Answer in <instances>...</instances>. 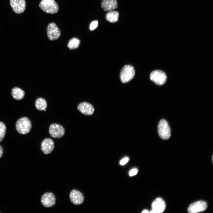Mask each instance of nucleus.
<instances>
[{
	"label": "nucleus",
	"instance_id": "nucleus-1",
	"mask_svg": "<svg viewBox=\"0 0 213 213\" xmlns=\"http://www.w3.org/2000/svg\"><path fill=\"white\" fill-rule=\"evenodd\" d=\"M39 7L44 12L50 14H55L59 9V6L54 0H42Z\"/></svg>",
	"mask_w": 213,
	"mask_h": 213
},
{
	"label": "nucleus",
	"instance_id": "nucleus-2",
	"mask_svg": "<svg viewBox=\"0 0 213 213\" xmlns=\"http://www.w3.org/2000/svg\"><path fill=\"white\" fill-rule=\"evenodd\" d=\"M31 127V121L26 117H23L19 119L16 124L17 131L21 134H25L29 133Z\"/></svg>",
	"mask_w": 213,
	"mask_h": 213
},
{
	"label": "nucleus",
	"instance_id": "nucleus-3",
	"mask_svg": "<svg viewBox=\"0 0 213 213\" xmlns=\"http://www.w3.org/2000/svg\"><path fill=\"white\" fill-rule=\"evenodd\" d=\"M135 75V71L133 67L130 65H125L120 71V80L123 83H127L133 78Z\"/></svg>",
	"mask_w": 213,
	"mask_h": 213
},
{
	"label": "nucleus",
	"instance_id": "nucleus-4",
	"mask_svg": "<svg viewBox=\"0 0 213 213\" xmlns=\"http://www.w3.org/2000/svg\"><path fill=\"white\" fill-rule=\"evenodd\" d=\"M158 132L160 137L164 140L168 139L171 136V130L167 122L161 120L158 125Z\"/></svg>",
	"mask_w": 213,
	"mask_h": 213
},
{
	"label": "nucleus",
	"instance_id": "nucleus-5",
	"mask_svg": "<svg viewBox=\"0 0 213 213\" xmlns=\"http://www.w3.org/2000/svg\"><path fill=\"white\" fill-rule=\"evenodd\" d=\"M46 33L48 38L51 41L58 39L61 34L59 28L55 23L53 22L48 24L46 28Z\"/></svg>",
	"mask_w": 213,
	"mask_h": 213
},
{
	"label": "nucleus",
	"instance_id": "nucleus-6",
	"mask_svg": "<svg viewBox=\"0 0 213 213\" xmlns=\"http://www.w3.org/2000/svg\"><path fill=\"white\" fill-rule=\"evenodd\" d=\"M150 79L157 85H162L166 83L167 77L164 72L161 70H156L151 73Z\"/></svg>",
	"mask_w": 213,
	"mask_h": 213
},
{
	"label": "nucleus",
	"instance_id": "nucleus-7",
	"mask_svg": "<svg viewBox=\"0 0 213 213\" xmlns=\"http://www.w3.org/2000/svg\"><path fill=\"white\" fill-rule=\"evenodd\" d=\"M50 135L55 138H59L63 137L65 133V130L61 125L57 123L51 124L49 128Z\"/></svg>",
	"mask_w": 213,
	"mask_h": 213
},
{
	"label": "nucleus",
	"instance_id": "nucleus-8",
	"mask_svg": "<svg viewBox=\"0 0 213 213\" xmlns=\"http://www.w3.org/2000/svg\"><path fill=\"white\" fill-rule=\"evenodd\" d=\"M42 204L46 208H50L54 206L56 203V198L54 195L51 192L44 193L41 198Z\"/></svg>",
	"mask_w": 213,
	"mask_h": 213
},
{
	"label": "nucleus",
	"instance_id": "nucleus-9",
	"mask_svg": "<svg viewBox=\"0 0 213 213\" xmlns=\"http://www.w3.org/2000/svg\"><path fill=\"white\" fill-rule=\"evenodd\" d=\"M207 205L206 203L203 201H199L191 204L188 208L189 213H196L202 212L206 210Z\"/></svg>",
	"mask_w": 213,
	"mask_h": 213
},
{
	"label": "nucleus",
	"instance_id": "nucleus-10",
	"mask_svg": "<svg viewBox=\"0 0 213 213\" xmlns=\"http://www.w3.org/2000/svg\"><path fill=\"white\" fill-rule=\"evenodd\" d=\"M10 4L13 11L17 14L23 13L26 8L25 0H10Z\"/></svg>",
	"mask_w": 213,
	"mask_h": 213
},
{
	"label": "nucleus",
	"instance_id": "nucleus-11",
	"mask_svg": "<svg viewBox=\"0 0 213 213\" xmlns=\"http://www.w3.org/2000/svg\"><path fill=\"white\" fill-rule=\"evenodd\" d=\"M69 197L71 202L75 205H80L84 202V198L83 194L79 191L73 189L69 194Z\"/></svg>",
	"mask_w": 213,
	"mask_h": 213
},
{
	"label": "nucleus",
	"instance_id": "nucleus-12",
	"mask_svg": "<svg viewBox=\"0 0 213 213\" xmlns=\"http://www.w3.org/2000/svg\"><path fill=\"white\" fill-rule=\"evenodd\" d=\"M152 209L150 212L151 213H161L165 210L166 204L164 201L161 198L156 199L152 204Z\"/></svg>",
	"mask_w": 213,
	"mask_h": 213
},
{
	"label": "nucleus",
	"instance_id": "nucleus-13",
	"mask_svg": "<svg viewBox=\"0 0 213 213\" xmlns=\"http://www.w3.org/2000/svg\"><path fill=\"white\" fill-rule=\"evenodd\" d=\"M54 142L50 138H48L44 139L41 143V150L45 154H50L54 150Z\"/></svg>",
	"mask_w": 213,
	"mask_h": 213
},
{
	"label": "nucleus",
	"instance_id": "nucleus-14",
	"mask_svg": "<svg viewBox=\"0 0 213 213\" xmlns=\"http://www.w3.org/2000/svg\"><path fill=\"white\" fill-rule=\"evenodd\" d=\"M77 108L80 112L86 115H92L94 111L93 106L91 104L86 102L80 103Z\"/></svg>",
	"mask_w": 213,
	"mask_h": 213
},
{
	"label": "nucleus",
	"instance_id": "nucleus-15",
	"mask_svg": "<svg viewBox=\"0 0 213 213\" xmlns=\"http://www.w3.org/2000/svg\"><path fill=\"white\" fill-rule=\"evenodd\" d=\"M118 4L117 0H102L101 6L105 11H109L117 9Z\"/></svg>",
	"mask_w": 213,
	"mask_h": 213
},
{
	"label": "nucleus",
	"instance_id": "nucleus-16",
	"mask_svg": "<svg viewBox=\"0 0 213 213\" xmlns=\"http://www.w3.org/2000/svg\"><path fill=\"white\" fill-rule=\"evenodd\" d=\"M119 12L117 11L112 10L106 13L105 16L106 20L111 23H115L118 21Z\"/></svg>",
	"mask_w": 213,
	"mask_h": 213
},
{
	"label": "nucleus",
	"instance_id": "nucleus-17",
	"mask_svg": "<svg viewBox=\"0 0 213 213\" xmlns=\"http://www.w3.org/2000/svg\"><path fill=\"white\" fill-rule=\"evenodd\" d=\"M12 95L13 97L17 100H21L24 97L25 93L20 88L18 87L13 88L11 91Z\"/></svg>",
	"mask_w": 213,
	"mask_h": 213
},
{
	"label": "nucleus",
	"instance_id": "nucleus-18",
	"mask_svg": "<svg viewBox=\"0 0 213 213\" xmlns=\"http://www.w3.org/2000/svg\"><path fill=\"white\" fill-rule=\"evenodd\" d=\"M35 105L38 110L42 111L46 109L47 106V103L44 99L41 98H39L36 99Z\"/></svg>",
	"mask_w": 213,
	"mask_h": 213
},
{
	"label": "nucleus",
	"instance_id": "nucleus-19",
	"mask_svg": "<svg viewBox=\"0 0 213 213\" xmlns=\"http://www.w3.org/2000/svg\"><path fill=\"white\" fill-rule=\"evenodd\" d=\"M80 43V41L79 39L76 38H73L69 40L67 46L70 50L78 48Z\"/></svg>",
	"mask_w": 213,
	"mask_h": 213
},
{
	"label": "nucleus",
	"instance_id": "nucleus-20",
	"mask_svg": "<svg viewBox=\"0 0 213 213\" xmlns=\"http://www.w3.org/2000/svg\"><path fill=\"white\" fill-rule=\"evenodd\" d=\"M6 126L2 122H0V142L3 140L5 134Z\"/></svg>",
	"mask_w": 213,
	"mask_h": 213
},
{
	"label": "nucleus",
	"instance_id": "nucleus-21",
	"mask_svg": "<svg viewBox=\"0 0 213 213\" xmlns=\"http://www.w3.org/2000/svg\"><path fill=\"white\" fill-rule=\"evenodd\" d=\"M98 26V22L97 21H94L92 22L90 26V29L91 30H93L96 29Z\"/></svg>",
	"mask_w": 213,
	"mask_h": 213
},
{
	"label": "nucleus",
	"instance_id": "nucleus-22",
	"mask_svg": "<svg viewBox=\"0 0 213 213\" xmlns=\"http://www.w3.org/2000/svg\"><path fill=\"white\" fill-rule=\"evenodd\" d=\"M138 172V170L136 169H133L129 172V174L130 176H133L136 175Z\"/></svg>",
	"mask_w": 213,
	"mask_h": 213
},
{
	"label": "nucleus",
	"instance_id": "nucleus-23",
	"mask_svg": "<svg viewBox=\"0 0 213 213\" xmlns=\"http://www.w3.org/2000/svg\"><path fill=\"white\" fill-rule=\"evenodd\" d=\"M129 160V158L128 157H126L122 159L120 162V163L121 165H123L126 164Z\"/></svg>",
	"mask_w": 213,
	"mask_h": 213
},
{
	"label": "nucleus",
	"instance_id": "nucleus-24",
	"mask_svg": "<svg viewBox=\"0 0 213 213\" xmlns=\"http://www.w3.org/2000/svg\"><path fill=\"white\" fill-rule=\"evenodd\" d=\"M3 154V150L2 146L0 145V158L2 156Z\"/></svg>",
	"mask_w": 213,
	"mask_h": 213
},
{
	"label": "nucleus",
	"instance_id": "nucleus-25",
	"mask_svg": "<svg viewBox=\"0 0 213 213\" xmlns=\"http://www.w3.org/2000/svg\"><path fill=\"white\" fill-rule=\"evenodd\" d=\"M149 212L147 210H144L142 212L143 213H149Z\"/></svg>",
	"mask_w": 213,
	"mask_h": 213
}]
</instances>
